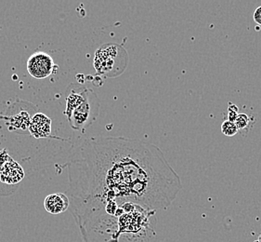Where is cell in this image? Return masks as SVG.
Here are the masks:
<instances>
[{"instance_id": "6", "label": "cell", "mask_w": 261, "mask_h": 242, "mask_svg": "<svg viewBox=\"0 0 261 242\" xmlns=\"http://www.w3.org/2000/svg\"><path fill=\"white\" fill-rule=\"evenodd\" d=\"M28 130L32 136L39 139L50 136L51 134V119L42 113H37L30 120Z\"/></svg>"}, {"instance_id": "8", "label": "cell", "mask_w": 261, "mask_h": 242, "mask_svg": "<svg viewBox=\"0 0 261 242\" xmlns=\"http://www.w3.org/2000/svg\"><path fill=\"white\" fill-rule=\"evenodd\" d=\"M85 88L81 85L71 84L66 90V107L63 114L68 117L84 101Z\"/></svg>"}, {"instance_id": "5", "label": "cell", "mask_w": 261, "mask_h": 242, "mask_svg": "<svg viewBox=\"0 0 261 242\" xmlns=\"http://www.w3.org/2000/svg\"><path fill=\"white\" fill-rule=\"evenodd\" d=\"M23 170L14 161L6 150L0 152V181L7 184H15L23 178Z\"/></svg>"}, {"instance_id": "9", "label": "cell", "mask_w": 261, "mask_h": 242, "mask_svg": "<svg viewBox=\"0 0 261 242\" xmlns=\"http://www.w3.org/2000/svg\"><path fill=\"white\" fill-rule=\"evenodd\" d=\"M235 125L243 136H246L248 132L253 129L255 124V119L253 116H249L246 114H239L234 121Z\"/></svg>"}, {"instance_id": "2", "label": "cell", "mask_w": 261, "mask_h": 242, "mask_svg": "<svg viewBox=\"0 0 261 242\" xmlns=\"http://www.w3.org/2000/svg\"><path fill=\"white\" fill-rule=\"evenodd\" d=\"M128 55L125 49L117 44H105L95 53L94 65L97 74L105 77H117L125 70Z\"/></svg>"}, {"instance_id": "11", "label": "cell", "mask_w": 261, "mask_h": 242, "mask_svg": "<svg viewBox=\"0 0 261 242\" xmlns=\"http://www.w3.org/2000/svg\"><path fill=\"white\" fill-rule=\"evenodd\" d=\"M221 132L225 136L232 137L238 133V129L234 122L226 120L221 124Z\"/></svg>"}, {"instance_id": "13", "label": "cell", "mask_w": 261, "mask_h": 242, "mask_svg": "<svg viewBox=\"0 0 261 242\" xmlns=\"http://www.w3.org/2000/svg\"><path fill=\"white\" fill-rule=\"evenodd\" d=\"M253 19L256 25L261 27V6L257 7L255 11L253 12Z\"/></svg>"}, {"instance_id": "4", "label": "cell", "mask_w": 261, "mask_h": 242, "mask_svg": "<svg viewBox=\"0 0 261 242\" xmlns=\"http://www.w3.org/2000/svg\"><path fill=\"white\" fill-rule=\"evenodd\" d=\"M59 66L54 63L53 57L44 52L32 54L27 61V71L34 79H47L55 74Z\"/></svg>"}, {"instance_id": "3", "label": "cell", "mask_w": 261, "mask_h": 242, "mask_svg": "<svg viewBox=\"0 0 261 242\" xmlns=\"http://www.w3.org/2000/svg\"><path fill=\"white\" fill-rule=\"evenodd\" d=\"M99 106L100 102L98 95L94 90L86 87L82 104L68 116L71 128L75 131H81L90 126L99 115Z\"/></svg>"}, {"instance_id": "15", "label": "cell", "mask_w": 261, "mask_h": 242, "mask_svg": "<svg viewBox=\"0 0 261 242\" xmlns=\"http://www.w3.org/2000/svg\"><path fill=\"white\" fill-rule=\"evenodd\" d=\"M254 242H258V240H256V241H254Z\"/></svg>"}, {"instance_id": "1", "label": "cell", "mask_w": 261, "mask_h": 242, "mask_svg": "<svg viewBox=\"0 0 261 242\" xmlns=\"http://www.w3.org/2000/svg\"><path fill=\"white\" fill-rule=\"evenodd\" d=\"M65 166L76 223L111 204L129 202L147 211L165 210L182 188L162 150L136 139L89 138Z\"/></svg>"}, {"instance_id": "14", "label": "cell", "mask_w": 261, "mask_h": 242, "mask_svg": "<svg viewBox=\"0 0 261 242\" xmlns=\"http://www.w3.org/2000/svg\"><path fill=\"white\" fill-rule=\"evenodd\" d=\"M257 240H258V242H261V235L258 237V239H257Z\"/></svg>"}, {"instance_id": "12", "label": "cell", "mask_w": 261, "mask_h": 242, "mask_svg": "<svg viewBox=\"0 0 261 242\" xmlns=\"http://www.w3.org/2000/svg\"><path fill=\"white\" fill-rule=\"evenodd\" d=\"M238 111L239 108L238 106L232 104V103H229V106H228V120L230 122H234L236 117L238 116Z\"/></svg>"}, {"instance_id": "10", "label": "cell", "mask_w": 261, "mask_h": 242, "mask_svg": "<svg viewBox=\"0 0 261 242\" xmlns=\"http://www.w3.org/2000/svg\"><path fill=\"white\" fill-rule=\"evenodd\" d=\"M31 117L27 112H21L20 114H16L15 116L11 117V125L17 129L27 130L30 124Z\"/></svg>"}, {"instance_id": "7", "label": "cell", "mask_w": 261, "mask_h": 242, "mask_svg": "<svg viewBox=\"0 0 261 242\" xmlns=\"http://www.w3.org/2000/svg\"><path fill=\"white\" fill-rule=\"evenodd\" d=\"M45 210L53 215L61 214L67 211L70 207V199L63 193H53L44 200Z\"/></svg>"}]
</instances>
